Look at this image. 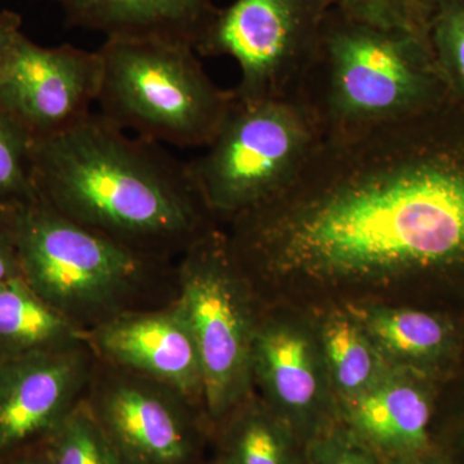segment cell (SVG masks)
<instances>
[{"label": "cell", "instance_id": "1", "mask_svg": "<svg viewBox=\"0 0 464 464\" xmlns=\"http://www.w3.org/2000/svg\"><path fill=\"white\" fill-rule=\"evenodd\" d=\"M226 235L249 279L317 288L464 280V108L323 139Z\"/></svg>", "mask_w": 464, "mask_h": 464}, {"label": "cell", "instance_id": "2", "mask_svg": "<svg viewBox=\"0 0 464 464\" xmlns=\"http://www.w3.org/2000/svg\"><path fill=\"white\" fill-rule=\"evenodd\" d=\"M36 192L61 215L161 258L215 228L190 163L100 114L32 141Z\"/></svg>", "mask_w": 464, "mask_h": 464}, {"label": "cell", "instance_id": "3", "mask_svg": "<svg viewBox=\"0 0 464 464\" xmlns=\"http://www.w3.org/2000/svg\"><path fill=\"white\" fill-rule=\"evenodd\" d=\"M295 97L323 139L414 118L450 97L430 39L332 8Z\"/></svg>", "mask_w": 464, "mask_h": 464}, {"label": "cell", "instance_id": "4", "mask_svg": "<svg viewBox=\"0 0 464 464\" xmlns=\"http://www.w3.org/2000/svg\"><path fill=\"white\" fill-rule=\"evenodd\" d=\"M101 116L125 132L177 148H207L234 93L208 75L190 44L109 38L99 50Z\"/></svg>", "mask_w": 464, "mask_h": 464}, {"label": "cell", "instance_id": "5", "mask_svg": "<svg viewBox=\"0 0 464 464\" xmlns=\"http://www.w3.org/2000/svg\"><path fill=\"white\" fill-rule=\"evenodd\" d=\"M5 210L21 277L75 324L118 314L160 259L67 218L39 195Z\"/></svg>", "mask_w": 464, "mask_h": 464}, {"label": "cell", "instance_id": "6", "mask_svg": "<svg viewBox=\"0 0 464 464\" xmlns=\"http://www.w3.org/2000/svg\"><path fill=\"white\" fill-rule=\"evenodd\" d=\"M322 140L297 97L240 100L234 94L206 152L190 161L192 176L213 218L231 221L282 194Z\"/></svg>", "mask_w": 464, "mask_h": 464}, {"label": "cell", "instance_id": "7", "mask_svg": "<svg viewBox=\"0 0 464 464\" xmlns=\"http://www.w3.org/2000/svg\"><path fill=\"white\" fill-rule=\"evenodd\" d=\"M176 306L190 328L203 372L208 417L224 420L249 398L258 317L248 275L226 234L212 228L183 252Z\"/></svg>", "mask_w": 464, "mask_h": 464}, {"label": "cell", "instance_id": "8", "mask_svg": "<svg viewBox=\"0 0 464 464\" xmlns=\"http://www.w3.org/2000/svg\"><path fill=\"white\" fill-rule=\"evenodd\" d=\"M332 8V0H235L217 9L195 51L237 63V99L295 97Z\"/></svg>", "mask_w": 464, "mask_h": 464}, {"label": "cell", "instance_id": "9", "mask_svg": "<svg viewBox=\"0 0 464 464\" xmlns=\"http://www.w3.org/2000/svg\"><path fill=\"white\" fill-rule=\"evenodd\" d=\"M101 69L99 51L42 47L20 33L0 60V110L32 141L66 132L92 114Z\"/></svg>", "mask_w": 464, "mask_h": 464}, {"label": "cell", "instance_id": "10", "mask_svg": "<svg viewBox=\"0 0 464 464\" xmlns=\"http://www.w3.org/2000/svg\"><path fill=\"white\" fill-rule=\"evenodd\" d=\"M252 378L304 444L340 423L314 325L285 316L258 320Z\"/></svg>", "mask_w": 464, "mask_h": 464}, {"label": "cell", "instance_id": "11", "mask_svg": "<svg viewBox=\"0 0 464 464\" xmlns=\"http://www.w3.org/2000/svg\"><path fill=\"white\" fill-rule=\"evenodd\" d=\"M121 464H192L199 429L177 391L125 371L97 387L90 400Z\"/></svg>", "mask_w": 464, "mask_h": 464}, {"label": "cell", "instance_id": "12", "mask_svg": "<svg viewBox=\"0 0 464 464\" xmlns=\"http://www.w3.org/2000/svg\"><path fill=\"white\" fill-rule=\"evenodd\" d=\"M82 344L0 356V459L47 438L81 401L90 377Z\"/></svg>", "mask_w": 464, "mask_h": 464}, {"label": "cell", "instance_id": "13", "mask_svg": "<svg viewBox=\"0 0 464 464\" xmlns=\"http://www.w3.org/2000/svg\"><path fill=\"white\" fill-rule=\"evenodd\" d=\"M112 364L203 402V372L190 328L176 306L159 313H118L88 334Z\"/></svg>", "mask_w": 464, "mask_h": 464}, {"label": "cell", "instance_id": "14", "mask_svg": "<svg viewBox=\"0 0 464 464\" xmlns=\"http://www.w3.org/2000/svg\"><path fill=\"white\" fill-rule=\"evenodd\" d=\"M429 374L392 368L371 389L338 405L340 424L378 458L431 450Z\"/></svg>", "mask_w": 464, "mask_h": 464}, {"label": "cell", "instance_id": "15", "mask_svg": "<svg viewBox=\"0 0 464 464\" xmlns=\"http://www.w3.org/2000/svg\"><path fill=\"white\" fill-rule=\"evenodd\" d=\"M72 27L109 38L181 42L197 48L215 17V0H53Z\"/></svg>", "mask_w": 464, "mask_h": 464}, {"label": "cell", "instance_id": "16", "mask_svg": "<svg viewBox=\"0 0 464 464\" xmlns=\"http://www.w3.org/2000/svg\"><path fill=\"white\" fill-rule=\"evenodd\" d=\"M346 307L391 366L429 374L453 351V328L435 314L380 304Z\"/></svg>", "mask_w": 464, "mask_h": 464}, {"label": "cell", "instance_id": "17", "mask_svg": "<svg viewBox=\"0 0 464 464\" xmlns=\"http://www.w3.org/2000/svg\"><path fill=\"white\" fill-rule=\"evenodd\" d=\"M314 329L338 405L364 393L392 368L347 307L324 314Z\"/></svg>", "mask_w": 464, "mask_h": 464}, {"label": "cell", "instance_id": "18", "mask_svg": "<svg viewBox=\"0 0 464 464\" xmlns=\"http://www.w3.org/2000/svg\"><path fill=\"white\" fill-rule=\"evenodd\" d=\"M85 342L88 333L39 297L23 277L0 284V356L44 353Z\"/></svg>", "mask_w": 464, "mask_h": 464}, {"label": "cell", "instance_id": "19", "mask_svg": "<svg viewBox=\"0 0 464 464\" xmlns=\"http://www.w3.org/2000/svg\"><path fill=\"white\" fill-rule=\"evenodd\" d=\"M224 420L222 464H306L304 442L264 401L248 398Z\"/></svg>", "mask_w": 464, "mask_h": 464}, {"label": "cell", "instance_id": "20", "mask_svg": "<svg viewBox=\"0 0 464 464\" xmlns=\"http://www.w3.org/2000/svg\"><path fill=\"white\" fill-rule=\"evenodd\" d=\"M45 440L50 464H121L88 400H81Z\"/></svg>", "mask_w": 464, "mask_h": 464}, {"label": "cell", "instance_id": "21", "mask_svg": "<svg viewBox=\"0 0 464 464\" xmlns=\"http://www.w3.org/2000/svg\"><path fill=\"white\" fill-rule=\"evenodd\" d=\"M430 43L449 97L464 108V0H438Z\"/></svg>", "mask_w": 464, "mask_h": 464}, {"label": "cell", "instance_id": "22", "mask_svg": "<svg viewBox=\"0 0 464 464\" xmlns=\"http://www.w3.org/2000/svg\"><path fill=\"white\" fill-rule=\"evenodd\" d=\"M30 151L32 139L0 110V207L38 197Z\"/></svg>", "mask_w": 464, "mask_h": 464}, {"label": "cell", "instance_id": "23", "mask_svg": "<svg viewBox=\"0 0 464 464\" xmlns=\"http://www.w3.org/2000/svg\"><path fill=\"white\" fill-rule=\"evenodd\" d=\"M333 8L369 25L430 39L438 0H332Z\"/></svg>", "mask_w": 464, "mask_h": 464}, {"label": "cell", "instance_id": "24", "mask_svg": "<svg viewBox=\"0 0 464 464\" xmlns=\"http://www.w3.org/2000/svg\"><path fill=\"white\" fill-rule=\"evenodd\" d=\"M306 464H381L340 423L304 444Z\"/></svg>", "mask_w": 464, "mask_h": 464}, {"label": "cell", "instance_id": "25", "mask_svg": "<svg viewBox=\"0 0 464 464\" xmlns=\"http://www.w3.org/2000/svg\"><path fill=\"white\" fill-rule=\"evenodd\" d=\"M21 277L16 244L5 207H0V284Z\"/></svg>", "mask_w": 464, "mask_h": 464}, {"label": "cell", "instance_id": "26", "mask_svg": "<svg viewBox=\"0 0 464 464\" xmlns=\"http://www.w3.org/2000/svg\"><path fill=\"white\" fill-rule=\"evenodd\" d=\"M23 18L14 11L0 12V60L21 33Z\"/></svg>", "mask_w": 464, "mask_h": 464}, {"label": "cell", "instance_id": "27", "mask_svg": "<svg viewBox=\"0 0 464 464\" xmlns=\"http://www.w3.org/2000/svg\"><path fill=\"white\" fill-rule=\"evenodd\" d=\"M381 464H439L432 456V451L426 453L411 454V456L378 458Z\"/></svg>", "mask_w": 464, "mask_h": 464}, {"label": "cell", "instance_id": "28", "mask_svg": "<svg viewBox=\"0 0 464 464\" xmlns=\"http://www.w3.org/2000/svg\"><path fill=\"white\" fill-rule=\"evenodd\" d=\"M9 464H50V462H48L47 458L43 456L18 458V459H14V462Z\"/></svg>", "mask_w": 464, "mask_h": 464}, {"label": "cell", "instance_id": "29", "mask_svg": "<svg viewBox=\"0 0 464 464\" xmlns=\"http://www.w3.org/2000/svg\"><path fill=\"white\" fill-rule=\"evenodd\" d=\"M210 464H222V463H221V462H219V460H218V459H217L215 463H210Z\"/></svg>", "mask_w": 464, "mask_h": 464}]
</instances>
